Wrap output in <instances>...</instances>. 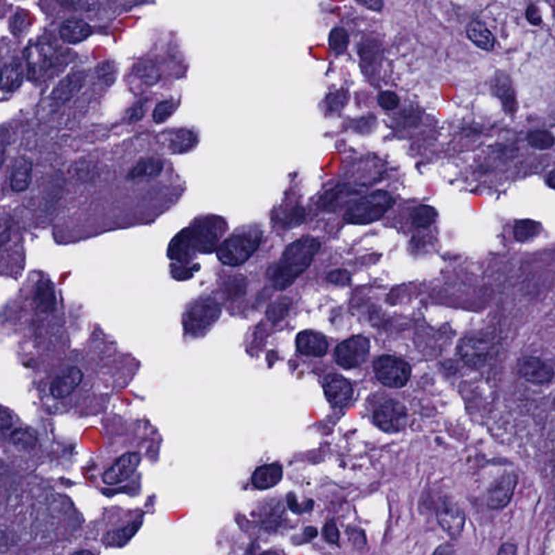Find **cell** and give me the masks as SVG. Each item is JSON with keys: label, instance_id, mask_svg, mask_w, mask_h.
Listing matches in <instances>:
<instances>
[{"label": "cell", "instance_id": "cell-1", "mask_svg": "<svg viewBox=\"0 0 555 555\" xmlns=\"http://www.w3.org/2000/svg\"><path fill=\"white\" fill-rule=\"evenodd\" d=\"M320 250V242L313 237H304L289 245L282 258L273 268V288L284 291L308 269L313 258Z\"/></svg>", "mask_w": 555, "mask_h": 555}, {"label": "cell", "instance_id": "cell-2", "mask_svg": "<svg viewBox=\"0 0 555 555\" xmlns=\"http://www.w3.org/2000/svg\"><path fill=\"white\" fill-rule=\"evenodd\" d=\"M395 205L390 192L377 190L353 203L344 214L347 224L364 226L382 219Z\"/></svg>", "mask_w": 555, "mask_h": 555}, {"label": "cell", "instance_id": "cell-3", "mask_svg": "<svg viewBox=\"0 0 555 555\" xmlns=\"http://www.w3.org/2000/svg\"><path fill=\"white\" fill-rule=\"evenodd\" d=\"M262 241V233L258 230L235 233L228 238L217 250L218 260L224 265H243L256 252Z\"/></svg>", "mask_w": 555, "mask_h": 555}, {"label": "cell", "instance_id": "cell-4", "mask_svg": "<svg viewBox=\"0 0 555 555\" xmlns=\"http://www.w3.org/2000/svg\"><path fill=\"white\" fill-rule=\"evenodd\" d=\"M222 309L214 298L203 296L187 308L184 316L185 332L193 337H200L216 324Z\"/></svg>", "mask_w": 555, "mask_h": 555}, {"label": "cell", "instance_id": "cell-5", "mask_svg": "<svg viewBox=\"0 0 555 555\" xmlns=\"http://www.w3.org/2000/svg\"><path fill=\"white\" fill-rule=\"evenodd\" d=\"M375 375L379 382L390 388L406 386L411 377V368L405 360L384 355L373 362Z\"/></svg>", "mask_w": 555, "mask_h": 555}, {"label": "cell", "instance_id": "cell-6", "mask_svg": "<svg viewBox=\"0 0 555 555\" xmlns=\"http://www.w3.org/2000/svg\"><path fill=\"white\" fill-rule=\"evenodd\" d=\"M369 353V339L362 335H357L337 345L334 356L342 368L355 369L366 362Z\"/></svg>", "mask_w": 555, "mask_h": 555}, {"label": "cell", "instance_id": "cell-7", "mask_svg": "<svg viewBox=\"0 0 555 555\" xmlns=\"http://www.w3.org/2000/svg\"><path fill=\"white\" fill-rule=\"evenodd\" d=\"M373 421L386 433H398L407 426V409L397 400H388L375 411Z\"/></svg>", "mask_w": 555, "mask_h": 555}, {"label": "cell", "instance_id": "cell-8", "mask_svg": "<svg viewBox=\"0 0 555 555\" xmlns=\"http://www.w3.org/2000/svg\"><path fill=\"white\" fill-rule=\"evenodd\" d=\"M56 56V49L50 43H37L28 47L25 52L28 76L32 79L43 76L54 67Z\"/></svg>", "mask_w": 555, "mask_h": 555}, {"label": "cell", "instance_id": "cell-9", "mask_svg": "<svg viewBox=\"0 0 555 555\" xmlns=\"http://www.w3.org/2000/svg\"><path fill=\"white\" fill-rule=\"evenodd\" d=\"M437 522L450 537L458 538L463 532L465 515L461 507L450 498H443L438 505Z\"/></svg>", "mask_w": 555, "mask_h": 555}, {"label": "cell", "instance_id": "cell-10", "mask_svg": "<svg viewBox=\"0 0 555 555\" xmlns=\"http://www.w3.org/2000/svg\"><path fill=\"white\" fill-rule=\"evenodd\" d=\"M490 346L481 337H466L459 344V354L472 369H481L488 359Z\"/></svg>", "mask_w": 555, "mask_h": 555}, {"label": "cell", "instance_id": "cell-11", "mask_svg": "<svg viewBox=\"0 0 555 555\" xmlns=\"http://www.w3.org/2000/svg\"><path fill=\"white\" fill-rule=\"evenodd\" d=\"M362 188L349 184L339 185L324 192L318 201V209L322 211H335L346 205L347 202L357 199L362 193Z\"/></svg>", "mask_w": 555, "mask_h": 555}, {"label": "cell", "instance_id": "cell-12", "mask_svg": "<svg viewBox=\"0 0 555 555\" xmlns=\"http://www.w3.org/2000/svg\"><path fill=\"white\" fill-rule=\"evenodd\" d=\"M517 484V477L515 474H503L499 479L492 483L489 488L487 503L490 509H502L509 505L514 494L515 487Z\"/></svg>", "mask_w": 555, "mask_h": 555}, {"label": "cell", "instance_id": "cell-13", "mask_svg": "<svg viewBox=\"0 0 555 555\" xmlns=\"http://www.w3.org/2000/svg\"><path fill=\"white\" fill-rule=\"evenodd\" d=\"M492 94L501 101L502 107L507 114L514 115L517 111L516 94L512 78L505 72L498 71L490 81Z\"/></svg>", "mask_w": 555, "mask_h": 555}, {"label": "cell", "instance_id": "cell-14", "mask_svg": "<svg viewBox=\"0 0 555 555\" xmlns=\"http://www.w3.org/2000/svg\"><path fill=\"white\" fill-rule=\"evenodd\" d=\"M141 457L138 452H128L123 454L102 477V481L107 485H118L129 479L140 464Z\"/></svg>", "mask_w": 555, "mask_h": 555}, {"label": "cell", "instance_id": "cell-15", "mask_svg": "<svg viewBox=\"0 0 555 555\" xmlns=\"http://www.w3.org/2000/svg\"><path fill=\"white\" fill-rule=\"evenodd\" d=\"M84 373L78 367H70L64 369L59 375L54 377L49 387V392L56 399L69 397L82 384Z\"/></svg>", "mask_w": 555, "mask_h": 555}, {"label": "cell", "instance_id": "cell-16", "mask_svg": "<svg viewBox=\"0 0 555 555\" xmlns=\"http://www.w3.org/2000/svg\"><path fill=\"white\" fill-rule=\"evenodd\" d=\"M324 395L334 408H343L348 405L353 398L350 383L339 375H330L324 381Z\"/></svg>", "mask_w": 555, "mask_h": 555}, {"label": "cell", "instance_id": "cell-17", "mask_svg": "<svg viewBox=\"0 0 555 555\" xmlns=\"http://www.w3.org/2000/svg\"><path fill=\"white\" fill-rule=\"evenodd\" d=\"M160 141L167 152L182 154L192 150L198 143L196 134L190 129H169L160 134Z\"/></svg>", "mask_w": 555, "mask_h": 555}, {"label": "cell", "instance_id": "cell-18", "mask_svg": "<svg viewBox=\"0 0 555 555\" xmlns=\"http://www.w3.org/2000/svg\"><path fill=\"white\" fill-rule=\"evenodd\" d=\"M519 371L526 381L534 384H547L554 377L552 368L535 357H525L521 359Z\"/></svg>", "mask_w": 555, "mask_h": 555}, {"label": "cell", "instance_id": "cell-19", "mask_svg": "<svg viewBox=\"0 0 555 555\" xmlns=\"http://www.w3.org/2000/svg\"><path fill=\"white\" fill-rule=\"evenodd\" d=\"M189 235L191 239L192 247L196 252L211 254L218 245V232L213 224L202 222L189 228Z\"/></svg>", "mask_w": 555, "mask_h": 555}, {"label": "cell", "instance_id": "cell-20", "mask_svg": "<svg viewBox=\"0 0 555 555\" xmlns=\"http://www.w3.org/2000/svg\"><path fill=\"white\" fill-rule=\"evenodd\" d=\"M86 81L84 72H74L64 77L59 84L56 85L54 92H51V102L54 105H63L72 98L78 94Z\"/></svg>", "mask_w": 555, "mask_h": 555}, {"label": "cell", "instance_id": "cell-21", "mask_svg": "<svg viewBox=\"0 0 555 555\" xmlns=\"http://www.w3.org/2000/svg\"><path fill=\"white\" fill-rule=\"evenodd\" d=\"M296 347L305 356L322 357L328 352V341L322 334L307 330L298 334Z\"/></svg>", "mask_w": 555, "mask_h": 555}, {"label": "cell", "instance_id": "cell-22", "mask_svg": "<svg viewBox=\"0 0 555 555\" xmlns=\"http://www.w3.org/2000/svg\"><path fill=\"white\" fill-rule=\"evenodd\" d=\"M92 33L90 24L79 19H69L60 26L59 34L62 41L67 43H78L88 39Z\"/></svg>", "mask_w": 555, "mask_h": 555}, {"label": "cell", "instance_id": "cell-23", "mask_svg": "<svg viewBox=\"0 0 555 555\" xmlns=\"http://www.w3.org/2000/svg\"><path fill=\"white\" fill-rule=\"evenodd\" d=\"M360 60L367 70L379 69L382 63L384 50L382 43L375 39H364L358 46Z\"/></svg>", "mask_w": 555, "mask_h": 555}, {"label": "cell", "instance_id": "cell-24", "mask_svg": "<svg viewBox=\"0 0 555 555\" xmlns=\"http://www.w3.org/2000/svg\"><path fill=\"white\" fill-rule=\"evenodd\" d=\"M33 300L36 308L41 313H50L56 309V292L48 279H43L36 283Z\"/></svg>", "mask_w": 555, "mask_h": 555}, {"label": "cell", "instance_id": "cell-25", "mask_svg": "<svg viewBox=\"0 0 555 555\" xmlns=\"http://www.w3.org/2000/svg\"><path fill=\"white\" fill-rule=\"evenodd\" d=\"M282 468L279 464H266L253 473L252 483L255 488L265 490L275 487L282 479Z\"/></svg>", "mask_w": 555, "mask_h": 555}, {"label": "cell", "instance_id": "cell-26", "mask_svg": "<svg viewBox=\"0 0 555 555\" xmlns=\"http://www.w3.org/2000/svg\"><path fill=\"white\" fill-rule=\"evenodd\" d=\"M466 34H468L470 41L481 50H494V43H496L494 34L489 31V28L483 21L474 20L473 22H471L468 26Z\"/></svg>", "mask_w": 555, "mask_h": 555}, {"label": "cell", "instance_id": "cell-27", "mask_svg": "<svg viewBox=\"0 0 555 555\" xmlns=\"http://www.w3.org/2000/svg\"><path fill=\"white\" fill-rule=\"evenodd\" d=\"M33 174V165L31 160L26 158H20L13 165L11 175V189L13 192H23L30 187Z\"/></svg>", "mask_w": 555, "mask_h": 555}, {"label": "cell", "instance_id": "cell-28", "mask_svg": "<svg viewBox=\"0 0 555 555\" xmlns=\"http://www.w3.org/2000/svg\"><path fill=\"white\" fill-rule=\"evenodd\" d=\"M194 251L192 247L191 239L189 235L188 229L181 231L176 238L171 241L169 249V258L177 260L181 264H186L191 260Z\"/></svg>", "mask_w": 555, "mask_h": 555}, {"label": "cell", "instance_id": "cell-29", "mask_svg": "<svg viewBox=\"0 0 555 555\" xmlns=\"http://www.w3.org/2000/svg\"><path fill=\"white\" fill-rule=\"evenodd\" d=\"M163 162L158 158H147L136 164L128 173L127 178L130 180H141V179L156 178L163 171Z\"/></svg>", "mask_w": 555, "mask_h": 555}, {"label": "cell", "instance_id": "cell-30", "mask_svg": "<svg viewBox=\"0 0 555 555\" xmlns=\"http://www.w3.org/2000/svg\"><path fill=\"white\" fill-rule=\"evenodd\" d=\"M438 213L435 207L419 204L409 211V220L415 229H428L437 220Z\"/></svg>", "mask_w": 555, "mask_h": 555}, {"label": "cell", "instance_id": "cell-31", "mask_svg": "<svg viewBox=\"0 0 555 555\" xmlns=\"http://www.w3.org/2000/svg\"><path fill=\"white\" fill-rule=\"evenodd\" d=\"M23 83V70L20 64L13 62L7 64L0 71V90L13 92Z\"/></svg>", "mask_w": 555, "mask_h": 555}, {"label": "cell", "instance_id": "cell-32", "mask_svg": "<svg viewBox=\"0 0 555 555\" xmlns=\"http://www.w3.org/2000/svg\"><path fill=\"white\" fill-rule=\"evenodd\" d=\"M141 525H143V520L139 519L135 522L130 523L125 527L107 532V535L103 537V543L109 547H123L137 534Z\"/></svg>", "mask_w": 555, "mask_h": 555}, {"label": "cell", "instance_id": "cell-33", "mask_svg": "<svg viewBox=\"0 0 555 555\" xmlns=\"http://www.w3.org/2000/svg\"><path fill=\"white\" fill-rule=\"evenodd\" d=\"M541 231V224L532 219H522L515 222L513 235L517 242H527L537 237Z\"/></svg>", "mask_w": 555, "mask_h": 555}, {"label": "cell", "instance_id": "cell-34", "mask_svg": "<svg viewBox=\"0 0 555 555\" xmlns=\"http://www.w3.org/2000/svg\"><path fill=\"white\" fill-rule=\"evenodd\" d=\"M422 115L418 107H405L397 113L394 118V124L397 129H412L420 125Z\"/></svg>", "mask_w": 555, "mask_h": 555}, {"label": "cell", "instance_id": "cell-35", "mask_svg": "<svg viewBox=\"0 0 555 555\" xmlns=\"http://www.w3.org/2000/svg\"><path fill=\"white\" fill-rule=\"evenodd\" d=\"M11 443L17 448L33 450L37 446V436L30 428H16L10 433Z\"/></svg>", "mask_w": 555, "mask_h": 555}, {"label": "cell", "instance_id": "cell-36", "mask_svg": "<svg viewBox=\"0 0 555 555\" xmlns=\"http://www.w3.org/2000/svg\"><path fill=\"white\" fill-rule=\"evenodd\" d=\"M526 141L530 148L536 150H547L554 145V136L545 129L532 130L526 136Z\"/></svg>", "mask_w": 555, "mask_h": 555}, {"label": "cell", "instance_id": "cell-37", "mask_svg": "<svg viewBox=\"0 0 555 555\" xmlns=\"http://www.w3.org/2000/svg\"><path fill=\"white\" fill-rule=\"evenodd\" d=\"M349 35L346 30L343 28H335L332 30L328 36V45L334 54L337 56L345 54L348 48Z\"/></svg>", "mask_w": 555, "mask_h": 555}, {"label": "cell", "instance_id": "cell-38", "mask_svg": "<svg viewBox=\"0 0 555 555\" xmlns=\"http://www.w3.org/2000/svg\"><path fill=\"white\" fill-rule=\"evenodd\" d=\"M349 94L347 90H339L328 94L326 99V113L330 114H339L342 109L348 103Z\"/></svg>", "mask_w": 555, "mask_h": 555}, {"label": "cell", "instance_id": "cell-39", "mask_svg": "<svg viewBox=\"0 0 555 555\" xmlns=\"http://www.w3.org/2000/svg\"><path fill=\"white\" fill-rule=\"evenodd\" d=\"M136 74L143 84L149 85V86L156 84L160 79V72L156 64L152 62H141L136 70Z\"/></svg>", "mask_w": 555, "mask_h": 555}, {"label": "cell", "instance_id": "cell-40", "mask_svg": "<svg viewBox=\"0 0 555 555\" xmlns=\"http://www.w3.org/2000/svg\"><path fill=\"white\" fill-rule=\"evenodd\" d=\"M176 107V102L174 100H164V101L160 102L153 112V121L156 124L166 122L175 112Z\"/></svg>", "mask_w": 555, "mask_h": 555}, {"label": "cell", "instance_id": "cell-41", "mask_svg": "<svg viewBox=\"0 0 555 555\" xmlns=\"http://www.w3.org/2000/svg\"><path fill=\"white\" fill-rule=\"evenodd\" d=\"M290 302L288 300H282L275 302L270 306L267 311V317L271 324H277L281 319L286 316L290 309Z\"/></svg>", "mask_w": 555, "mask_h": 555}, {"label": "cell", "instance_id": "cell-42", "mask_svg": "<svg viewBox=\"0 0 555 555\" xmlns=\"http://www.w3.org/2000/svg\"><path fill=\"white\" fill-rule=\"evenodd\" d=\"M377 124V120L375 115H366V116L355 120L352 123V128L356 133L368 135L375 130Z\"/></svg>", "mask_w": 555, "mask_h": 555}, {"label": "cell", "instance_id": "cell-43", "mask_svg": "<svg viewBox=\"0 0 555 555\" xmlns=\"http://www.w3.org/2000/svg\"><path fill=\"white\" fill-rule=\"evenodd\" d=\"M399 102V97L397 94L395 92H388V90L381 92L377 97V103L385 111H392V109H397Z\"/></svg>", "mask_w": 555, "mask_h": 555}, {"label": "cell", "instance_id": "cell-44", "mask_svg": "<svg viewBox=\"0 0 555 555\" xmlns=\"http://www.w3.org/2000/svg\"><path fill=\"white\" fill-rule=\"evenodd\" d=\"M98 77L101 79L102 82L107 85L113 84L116 76V70H115L114 64L111 62H103L100 64L97 70Z\"/></svg>", "mask_w": 555, "mask_h": 555}, {"label": "cell", "instance_id": "cell-45", "mask_svg": "<svg viewBox=\"0 0 555 555\" xmlns=\"http://www.w3.org/2000/svg\"><path fill=\"white\" fill-rule=\"evenodd\" d=\"M59 5L69 10L71 9V10L87 12V11L94 10L99 3L96 1H59Z\"/></svg>", "mask_w": 555, "mask_h": 555}, {"label": "cell", "instance_id": "cell-46", "mask_svg": "<svg viewBox=\"0 0 555 555\" xmlns=\"http://www.w3.org/2000/svg\"><path fill=\"white\" fill-rule=\"evenodd\" d=\"M328 282H331L332 284H335V286H348L350 281H352V277L349 275L348 271L344 269H339L335 270V271H332L331 273H328Z\"/></svg>", "mask_w": 555, "mask_h": 555}, {"label": "cell", "instance_id": "cell-47", "mask_svg": "<svg viewBox=\"0 0 555 555\" xmlns=\"http://www.w3.org/2000/svg\"><path fill=\"white\" fill-rule=\"evenodd\" d=\"M304 220H305V209L302 207H294L286 217V227H297L300 224H303Z\"/></svg>", "mask_w": 555, "mask_h": 555}, {"label": "cell", "instance_id": "cell-48", "mask_svg": "<svg viewBox=\"0 0 555 555\" xmlns=\"http://www.w3.org/2000/svg\"><path fill=\"white\" fill-rule=\"evenodd\" d=\"M324 537L328 543L332 545H339V532L337 530V524L334 521H328L324 527Z\"/></svg>", "mask_w": 555, "mask_h": 555}, {"label": "cell", "instance_id": "cell-49", "mask_svg": "<svg viewBox=\"0 0 555 555\" xmlns=\"http://www.w3.org/2000/svg\"><path fill=\"white\" fill-rule=\"evenodd\" d=\"M347 534H348L349 539L352 541L353 545L357 549H362L366 545L367 541H366V535H364V532H362L360 528L358 527H349L347 530Z\"/></svg>", "mask_w": 555, "mask_h": 555}, {"label": "cell", "instance_id": "cell-50", "mask_svg": "<svg viewBox=\"0 0 555 555\" xmlns=\"http://www.w3.org/2000/svg\"><path fill=\"white\" fill-rule=\"evenodd\" d=\"M75 176L81 179H90L94 176V165L90 162L77 164L75 166Z\"/></svg>", "mask_w": 555, "mask_h": 555}, {"label": "cell", "instance_id": "cell-51", "mask_svg": "<svg viewBox=\"0 0 555 555\" xmlns=\"http://www.w3.org/2000/svg\"><path fill=\"white\" fill-rule=\"evenodd\" d=\"M147 103L145 100H141L128 111L127 118L129 122H137L145 115Z\"/></svg>", "mask_w": 555, "mask_h": 555}, {"label": "cell", "instance_id": "cell-52", "mask_svg": "<svg viewBox=\"0 0 555 555\" xmlns=\"http://www.w3.org/2000/svg\"><path fill=\"white\" fill-rule=\"evenodd\" d=\"M9 139H10V134L7 128H0V167L3 165V160H5L6 151L8 148Z\"/></svg>", "mask_w": 555, "mask_h": 555}, {"label": "cell", "instance_id": "cell-53", "mask_svg": "<svg viewBox=\"0 0 555 555\" xmlns=\"http://www.w3.org/2000/svg\"><path fill=\"white\" fill-rule=\"evenodd\" d=\"M526 18H527L528 22L532 24V25L538 26L543 22V18H541V13H540L539 8H538L537 6L532 5V3L527 7Z\"/></svg>", "mask_w": 555, "mask_h": 555}, {"label": "cell", "instance_id": "cell-54", "mask_svg": "<svg viewBox=\"0 0 555 555\" xmlns=\"http://www.w3.org/2000/svg\"><path fill=\"white\" fill-rule=\"evenodd\" d=\"M12 415L6 408L0 407V430H8L12 428Z\"/></svg>", "mask_w": 555, "mask_h": 555}, {"label": "cell", "instance_id": "cell-55", "mask_svg": "<svg viewBox=\"0 0 555 555\" xmlns=\"http://www.w3.org/2000/svg\"><path fill=\"white\" fill-rule=\"evenodd\" d=\"M11 235V224L7 219H0V245L5 244Z\"/></svg>", "mask_w": 555, "mask_h": 555}, {"label": "cell", "instance_id": "cell-56", "mask_svg": "<svg viewBox=\"0 0 555 555\" xmlns=\"http://www.w3.org/2000/svg\"><path fill=\"white\" fill-rule=\"evenodd\" d=\"M357 3L362 6L364 8L373 11H381L383 9V6H384V3L379 1V0H364V1H357Z\"/></svg>", "mask_w": 555, "mask_h": 555}, {"label": "cell", "instance_id": "cell-57", "mask_svg": "<svg viewBox=\"0 0 555 555\" xmlns=\"http://www.w3.org/2000/svg\"><path fill=\"white\" fill-rule=\"evenodd\" d=\"M433 555H457L454 545L450 543H443L436 549Z\"/></svg>", "mask_w": 555, "mask_h": 555}, {"label": "cell", "instance_id": "cell-58", "mask_svg": "<svg viewBox=\"0 0 555 555\" xmlns=\"http://www.w3.org/2000/svg\"><path fill=\"white\" fill-rule=\"evenodd\" d=\"M498 555H517L516 545H513V543L502 545Z\"/></svg>", "mask_w": 555, "mask_h": 555}, {"label": "cell", "instance_id": "cell-59", "mask_svg": "<svg viewBox=\"0 0 555 555\" xmlns=\"http://www.w3.org/2000/svg\"><path fill=\"white\" fill-rule=\"evenodd\" d=\"M288 503L289 507H290L294 513H300V507L297 505V501H296L295 496L293 494H290L288 496Z\"/></svg>", "mask_w": 555, "mask_h": 555}, {"label": "cell", "instance_id": "cell-60", "mask_svg": "<svg viewBox=\"0 0 555 555\" xmlns=\"http://www.w3.org/2000/svg\"><path fill=\"white\" fill-rule=\"evenodd\" d=\"M281 512H283V510H281V511H279V512L273 514V519H275V521H278V522H279V520H280ZM264 523H265L266 525H268V526H270V527H273V515H270L268 519H265V520H264Z\"/></svg>", "mask_w": 555, "mask_h": 555}, {"label": "cell", "instance_id": "cell-61", "mask_svg": "<svg viewBox=\"0 0 555 555\" xmlns=\"http://www.w3.org/2000/svg\"><path fill=\"white\" fill-rule=\"evenodd\" d=\"M554 171H551L550 174H549V177H547V185L551 189H554Z\"/></svg>", "mask_w": 555, "mask_h": 555}, {"label": "cell", "instance_id": "cell-62", "mask_svg": "<svg viewBox=\"0 0 555 555\" xmlns=\"http://www.w3.org/2000/svg\"><path fill=\"white\" fill-rule=\"evenodd\" d=\"M73 555H94L90 551H79V552L74 553Z\"/></svg>", "mask_w": 555, "mask_h": 555}, {"label": "cell", "instance_id": "cell-63", "mask_svg": "<svg viewBox=\"0 0 555 555\" xmlns=\"http://www.w3.org/2000/svg\"><path fill=\"white\" fill-rule=\"evenodd\" d=\"M262 555H279L278 553L273 552V551H266V552L262 553Z\"/></svg>", "mask_w": 555, "mask_h": 555}]
</instances>
